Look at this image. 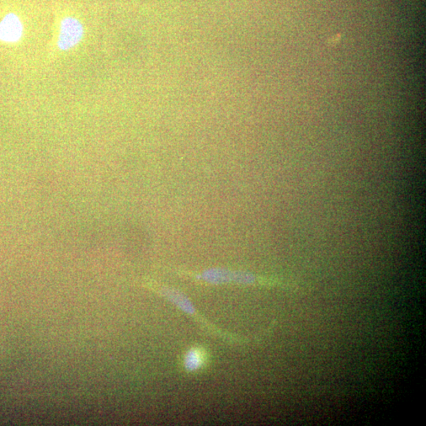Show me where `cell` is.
<instances>
[{
  "label": "cell",
  "mask_w": 426,
  "mask_h": 426,
  "mask_svg": "<svg viewBox=\"0 0 426 426\" xmlns=\"http://www.w3.org/2000/svg\"><path fill=\"white\" fill-rule=\"evenodd\" d=\"M84 33V26L81 21L74 16H66L60 21L57 41L58 49L62 51L72 49L82 41Z\"/></svg>",
  "instance_id": "1"
},
{
  "label": "cell",
  "mask_w": 426,
  "mask_h": 426,
  "mask_svg": "<svg viewBox=\"0 0 426 426\" xmlns=\"http://www.w3.org/2000/svg\"><path fill=\"white\" fill-rule=\"evenodd\" d=\"M24 34V25L17 14L10 12L0 21V41L15 44Z\"/></svg>",
  "instance_id": "2"
},
{
  "label": "cell",
  "mask_w": 426,
  "mask_h": 426,
  "mask_svg": "<svg viewBox=\"0 0 426 426\" xmlns=\"http://www.w3.org/2000/svg\"><path fill=\"white\" fill-rule=\"evenodd\" d=\"M207 354L203 349L192 348L186 354L183 360L184 369L188 372L198 371L206 363Z\"/></svg>",
  "instance_id": "5"
},
{
  "label": "cell",
  "mask_w": 426,
  "mask_h": 426,
  "mask_svg": "<svg viewBox=\"0 0 426 426\" xmlns=\"http://www.w3.org/2000/svg\"><path fill=\"white\" fill-rule=\"evenodd\" d=\"M154 289H156L159 294L164 296L165 298H167L168 300L172 302L174 305L177 306L180 309L181 311H183L186 313L190 314L192 317L198 316V313H197L195 307L192 302L190 301L189 298L186 297L183 293L177 290L172 289L170 287H155Z\"/></svg>",
  "instance_id": "3"
},
{
  "label": "cell",
  "mask_w": 426,
  "mask_h": 426,
  "mask_svg": "<svg viewBox=\"0 0 426 426\" xmlns=\"http://www.w3.org/2000/svg\"><path fill=\"white\" fill-rule=\"evenodd\" d=\"M232 270L225 268H210L194 273L192 277L208 284L225 285L232 284Z\"/></svg>",
  "instance_id": "4"
}]
</instances>
